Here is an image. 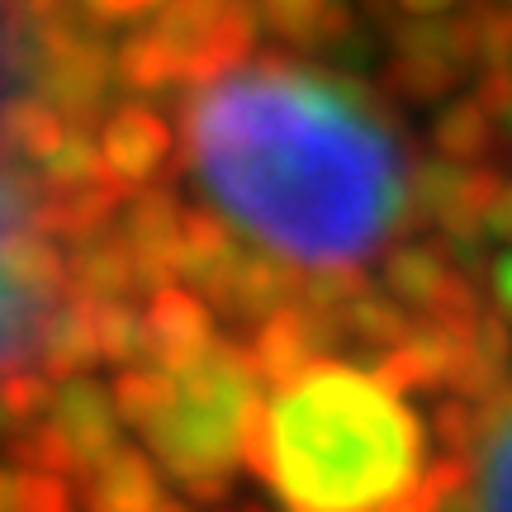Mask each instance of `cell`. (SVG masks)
<instances>
[{"label": "cell", "mask_w": 512, "mask_h": 512, "mask_svg": "<svg viewBox=\"0 0 512 512\" xmlns=\"http://www.w3.org/2000/svg\"><path fill=\"white\" fill-rule=\"evenodd\" d=\"M475 512H512V418L498 427V437L484 451Z\"/></svg>", "instance_id": "obj_4"}, {"label": "cell", "mask_w": 512, "mask_h": 512, "mask_svg": "<svg viewBox=\"0 0 512 512\" xmlns=\"http://www.w3.org/2000/svg\"><path fill=\"white\" fill-rule=\"evenodd\" d=\"M266 456L294 512H375L418 475L422 427L384 380L323 366L275 399Z\"/></svg>", "instance_id": "obj_2"}, {"label": "cell", "mask_w": 512, "mask_h": 512, "mask_svg": "<svg viewBox=\"0 0 512 512\" xmlns=\"http://www.w3.org/2000/svg\"><path fill=\"white\" fill-rule=\"evenodd\" d=\"M38 309V256L19 200L0 181V356L19 347V332Z\"/></svg>", "instance_id": "obj_3"}, {"label": "cell", "mask_w": 512, "mask_h": 512, "mask_svg": "<svg viewBox=\"0 0 512 512\" xmlns=\"http://www.w3.org/2000/svg\"><path fill=\"white\" fill-rule=\"evenodd\" d=\"M190 152L228 223L299 266H351L403 214L389 128L342 81L299 67H242L190 114Z\"/></svg>", "instance_id": "obj_1"}]
</instances>
